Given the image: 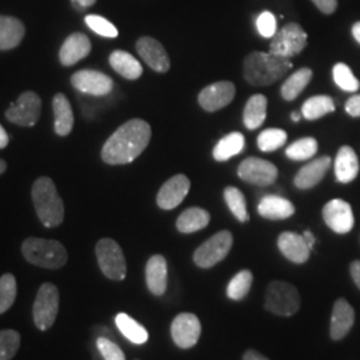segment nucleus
<instances>
[{
    "mask_svg": "<svg viewBox=\"0 0 360 360\" xmlns=\"http://www.w3.org/2000/svg\"><path fill=\"white\" fill-rule=\"evenodd\" d=\"M232 233L230 231H220L211 236L203 245H199L193 252V262L200 269H211L220 263L229 255L231 250Z\"/></svg>",
    "mask_w": 360,
    "mask_h": 360,
    "instance_id": "obj_8",
    "label": "nucleus"
},
{
    "mask_svg": "<svg viewBox=\"0 0 360 360\" xmlns=\"http://www.w3.org/2000/svg\"><path fill=\"white\" fill-rule=\"evenodd\" d=\"M110 65L119 75L129 80H136L142 77L143 67L141 62L126 51L116 50L110 55Z\"/></svg>",
    "mask_w": 360,
    "mask_h": 360,
    "instance_id": "obj_27",
    "label": "nucleus"
},
{
    "mask_svg": "<svg viewBox=\"0 0 360 360\" xmlns=\"http://www.w3.org/2000/svg\"><path fill=\"white\" fill-rule=\"evenodd\" d=\"M254 281V275L250 270L239 271L227 285V296L232 300H242L248 295Z\"/></svg>",
    "mask_w": 360,
    "mask_h": 360,
    "instance_id": "obj_35",
    "label": "nucleus"
},
{
    "mask_svg": "<svg viewBox=\"0 0 360 360\" xmlns=\"http://www.w3.org/2000/svg\"><path fill=\"white\" fill-rule=\"evenodd\" d=\"M335 111L333 98L327 95H316L307 99L302 107V116L307 120H316Z\"/></svg>",
    "mask_w": 360,
    "mask_h": 360,
    "instance_id": "obj_33",
    "label": "nucleus"
},
{
    "mask_svg": "<svg viewBox=\"0 0 360 360\" xmlns=\"http://www.w3.org/2000/svg\"><path fill=\"white\" fill-rule=\"evenodd\" d=\"M239 178L259 187H267L278 179V168L269 160L260 158H247L238 168Z\"/></svg>",
    "mask_w": 360,
    "mask_h": 360,
    "instance_id": "obj_11",
    "label": "nucleus"
},
{
    "mask_svg": "<svg viewBox=\"0 0 360 360\" xmlns=\"http://www.w3.org/2000/svg\"><path fill=\"white\" fill-rule=\"evenodd\" d=\"M267 115V98L262 94L252 95L245 104L243 122L248 129H257L264 123Z\"/></svg>",
    "mask_w": 360,
    "mask_h": 360,
    "instance_id": "obj_29",
    "label": "nucleus"
},
{
    "mask_svg": "<svg viewBox=\"0 0 360 360\" xmlns=\"http://www.w3.org/2000/svg\"><path fill=\"white\" fill-rule=\"evenodd\" d=\"M224 200L230 208L232 215L238 219L239 221L245 223L250 220V215L247 211V203H245V195L236 187H226L224 190Z\"/></svg>",
    "mask_w": 360,
    "mask_h": 360,
    "instance_id": "obj_34",
    "label": "nucleus"
},
{
    "mask_svg": "<svg viewBox=\"0 0 360 360\" xmlns=\"http://www.w3.org/2000/svg\"><path fill=\"white\" fill-rule=\"evenodd\" d=\"M136 51L143 60L156 72L165 74L171 67L169 56L160 41L151 37H143L136 41Z\"/></svg>",
    "mask_w": 360,
    "mask_h": 360,
    "instance_id": "obj_17",
    "label": "nucleus"
},
{
    "mask_svg": "<svg viewBox=\"0 0 360 360\" xmlns=\"http://www.w3.org/2000/svg\"><path fill=\"white\" fill-rule=\"evenodd\" d=\"M96 347L104 360H126L123 351L110 338L99 336L96 339Z\"/></svg>",
    "mask_w": 360,
    "mask_h": 360,
    "instance_id": "obj_42",
    "label": "nucleus"
},
{
    "mask_svg": "<svg viewBox=\"0 0 360 360\" xmlns=\"http://www.w3.org/2000/svg\"><path fill=\"white\" fill-rule=\"evenodd\" d=\"M18 294L16 279L13 274H4L0 278V315L13 307Z\"/></svg>",
    "mask_w": 360,
    "mask_h": 360,
    "instance_id": "obj_38",
    "label": "nucleus"
},
{
    "mask_svg": "<svg viewBox=\"0 0 360 360\" xmlns=\"http://www.w3.org/2000/svg\"><path fill=\"white\" fill-rule=\"evenodd\" d=\"M359 174L358 155L349 146H343L335 159V176L340 183H351Z\"/></svg>",
    "mask_w": 360,
    "mask_h": 360,
    "instance_id": "obj_23",
    "label": "nucleus"
},
{
    "mask_svg": "<svg viewBox=\"0 0 360 360\" xmlns=\"http://www.w3.org/2000/svg\"><path fill=\"white\" fill-rule=\"evenodd\" d=\"M331 167V158L322 156L303 166L296 174L294 184L299 190H309L319 184Z\"/></svg>",
    "mask_w": 360,
    "mask_h": 360,
    "instance_id": "obj_19",
    "label": "nucleus"
},
{
    "mask_svg": "<svg viewBox=\"0 0 360 360\" xmlns=\"http://www.w3.org/2000/svg\"><path fill=\"white\" fill-rule=\"evenodd\" d=\"M302 299L294 284L274 281L266 290L264 309L274 315L292 316L300 309Z\"/></svg>",
    "mask_w": 360,
    "mask_h": 360,
    "instance_id": "obj_5",
    "label": "nucleus"
},
{
    "mask_svg": "<svg viewBox=\"0 0 360 360\" xmlns=\"http://www.w3.org/2000/svg\"><path fill=\"white\" fill-rule=\"evenodd\" d=\"M20 334L15 330L0 331V360H11L20 347Z\"/></svg>",
    "mask_w": 360,
    "mask_h": 360,
    "instance_id": "obj_40",
    "label": "nucleus"
},
{
    "mask_svg": "<svg viewBox=\"0 0 360 360\" xmlns=\"http://www.w3.org/2000/svg\"><path fill=\"white\" fill-rule=\"evenodd\" d=\"M202 334V324L195 314L183 312L171 323V336L175 345L183 349L193 347Z\"/></svg>",
    "mask_w": 360,
    "mask_h": 360,
    "instance_id": "obj_12",
    "label": "nucleus"
},
{
    "mask_svg": "<svg viewBox=\"0 0 360 360\" xmlns=\"http://www.w3.org/2000/svg\"><path fill=\"white\" fill-rule=\"evenodd\" d=\"M90 52V39L87 38L84 34L75 32L65 39L59 51V59L62 65L70 67V65H77L79 60L89 56Z\"/></svg>",
    "mask_w": 360,
    "mask_h": 360,
    "instance_id": "obj_22",
    "label": "nucleus"
},
{
    "mask_svg": "<svg viewBox=\"0 0 360 360\" xmlns=\"http://www.w3.org/2000/svg\"><path fill=\"white\" fill-rule=\"evenodd\" d=\"M291 119H292L294 122H299V120H300V112H292V114H291Z\"/></svg>",
    "mask_w": 360,
    "mask_h": 360,
    "instance_id": "obj_53",
    "label": "nucleus"
},
{
    "mask_svg": "<svg viewBox=\"0 0 360 360\" xmlns=\"http://www.w3.org/2000/svg\"><path fill=\"white\" fill-rule=\"evenodd\" d=\"M303 238H304L306 243L309 245V250H312V248H314V245H315V236H314V233L311 231H304V233H303Z\"/></svg>",
    "mask_w": 360,
    "mask_h": 360,
    "instance_id": "obj_50",
    "label": "nucleus"
},
{
    "mask_svg": "<svg viewBox=\"0 0 360 360\" xmlns=\"http://www.w3.org/2000/svg\"><path fill=\"white\" fill-rule=\"evenodd\" d=\"M319 11L326 15H331L338 8V0H312Z\"/></svg>",
    "mask_w": 360,
    "mask_h": 360,
    "instance_id": "obj_44",
    "label": "nucleus"
},
{
    "mask_svg": "<svg viewBox=\"0 0 360 360\" xmlns=\"http://www.w3.org/2000/svg\"><path fill=\"white\" fill-rule=\"evenodd\" d=\"M235 92L236 90L231 82H217L199 92L198 102L203 110L208 112H215L231 103L235 98Z\"/></svg>",
    "mask_w": 360,
    "mask_h": 360,
    "instance_id": "obj_15",
    "label": "nucleus"
},
{
    "mask_svg": "<svg viewBox=\"0 0 360 360\" xmlns=\"http://www.w3.org/2000/svg\"><path fill=\"white\" fill-rule=\"evenodd\" d=\"M349 274H351V278H352L354 283L356 284L360 290V260H354L351 263Z\"/></svg>",
    "mask_w": 360,
    "mask_h": 360,
    "instance_id": "obj_46",
    "label": "nucleus"
},
{
    "mask_svg": "<svg viewBox=\"0 0 360 360\" xmlns=\"http://www.w3.org/2000/svg\"><path fill=\"white\" fill-rule=\"evenodd\" d=\"M25 25L13 16H0V51L13 50L25 38Z\"/></svg>",
    "mask_w": 360,
    "mask_h": 360,
    "instance_id": "obj_25",
    "label": "nucleus"
},
{
    "mask_svg": "<svg viewBox=\"0 0 360 360\" xmlns=\"http://www.w3.org/2000/svg\"><path fill=\"white\" fill-rule=\"evenodd\" d=\"M346 112L354 117H360V94L351 96L346 103Z\"/></svg>",
    "mask_w": 360,
    "mask_h": 360,
    "instance_id": "obj_45",
    "label": "nucleus"
},
{
    "mask_svg": "<svg viewBox=\"0 0 360 360\" xmlns=\"http://www.w3.org/2000/svg\"><path fill=\"white\" fill-rule=\"evenodd\" d=\"M307 46V34L297 23H288L281 28L271 40L270 51L274 55L291 59Z\"/></svg>",
    "mask_w": 360,
    "mask_h": 360,
    "instance_id": "obj_9",
    "label": "nucleus"
},
{
    "mask_svg": "<svg viewBox=\"0 0 360 360\" xmlns=\"http://www.w3.org/2000/svg\"><path fill=\"white\" fill-rule=\"evenodd\" d=\"M31 193L40 221L49 229L60 226L65 219V205L52 179L41 176L35 180Z\"/></svg>",
    "mask_w": 360,
    "mask_h": 360,
    "instance_id": "obj_3",
    "label": "nucleus"
},
{
    "mask_svg": "<svg viewBox=\"0 0 360 360\" xmlns=\"http://www.w3.org/2000/svg\"><path fill=\"white\" fill-rule=\"evenodd\" d=\"M243 360H270L266 358L264 355H262L260 352H257L255 349H247L243 355Z\"/></svg>",
    "mask_w": 360,
    "mask_h": 360,
    "instance_id": "obj_47",
    "label": "nucleus"
},
{
    "mask_svg": "<svg viewBox=\"0 0 360 360\" xmlns=\"http://www.w3.org/2000/svg\"><path fill=\"white\" fill-rule=\"evenodd\" d=\"M191 183L190 179L183 175L178 174L169 179L160 187L158 196H156V203L162 210H174L179 206L180 203L184 200L187 193L190 191Z\"/></svg>",
    "mask_w": 360,
    "mask_h": 360,
    "instance_id": "obj_16",
    "label": "nucleus"
},
{
    "mask_svg": "<svg viewBox=\"0 0 360 360\" xmlns=\"http://www.w3.org/2000/svg\"><path fill=\"white\" fill-rule=\"evenodd\" d=\"M41 110V101L34 91L23 92L6 111V117L18 126L32 127L37 124Z\"/></svg>",
    "mask_w": 360,
    "mask_h": 360,
    "instance_id": "obj_10",
    "label": "nucleus"
},
{
    "mask_svg": "<svg viewBox=\"0 0 360 360\" xmlns=\"http://www.w3.org/2000/svg\"><path fill=\"white\" fill-rule=\"evenodd\" d=\"M8 141H10V138H8L7 132H6V129H3V126L0 124V150L4 148V147H7Z\"/></svg>",
    "mask_w": 360,
    "mask_h": 360,
    "instance_id": "obj_49",
    "label": "nucleus"
},
{
    "mask_svg": "<svg viewBox=\"0 0 360 360\" xmlns=\"http://www.w3.org/2000/svg\"><path fill=\"white\" fill-rule=\"evenodd\" d=\"M278 247L284 257L292 263L303 264L309 260L311 250L306 243L303 235H299L295 232H283L278 238Z\"/></svg>",
    "mask_w": 360,
    "mask_h": 360,
    "instance_id": "obj_20",
    "label": "nucleus"
},
{
    "mask_svg": "<svg viewBox=\"0 0 360 360\" xmlns=\"http://www.w3.org/2000/svg\"><path fill=\"white\" fill-rule=\"evenodd\" d=\"M167 260L162 255L150 257L146 264V283L155 296L165 295L167 290Z\"/></svg>",
    "mask_w": 360,
    "mask_h": 360,
    "instance_id": "obj_21",
    "label": "nucleus"
},
{
    "mask_svg": "<svg viewBox=\"0 0 360 360\" xmlns=\"http://www.w3.org/2000/svg\"><path fill=\"white\" fill-rule=\"evenodd\" d=\"M59 290L52 283L40 285L38 295L34 302V322L40 331L51 328L59 312Z\"/></svg>",
    "mask_w": 360,
    "mask_h": 360,
    "instance_id": "obj_7",
    "label": "nucleus"
},
{
    "mask_svg": "<svg viewBox=\"0 0 360 360\" xmlns=\"http://www.w3.org/2000/svg\"><path fill=\"white\" fill-rule=\"evenodd\" d=\"M318 153V142L314 138H302L290 144L285 150V155L291 160H309Z\"/></svg>",
    "mask_w": 360,
    "mask_h": 360,
    "instance_id": "obj_37",
    "label": "nucleus"
},
{
    "mask_svg": "<svg viewBox=\"0 0 360 360\" xmlns=\"http://www.w3.org/2000/svg\"><path fill=\"white\" fill-rule=\"evenodd\" d=\"M312 70L307 68V67H303L300 70L295 71L291 77H288L282 86L281 89V94H282V98L287 102H291L296 99L303 90L307 87L312 79Z\"/></svg>",
    "mask_w": 360,
    "mask_h": 360,
    "instance_id": "obj_31",
    "label": "nucleus"
},
{
    "mask_svg": "<svg viewBox=\"0 0 360 360\" xmlns=\"http://www.w3.org/2000/svg\"><path fill=\"white\" fill-rule=\"evenodd\" d=\"M84 22L91 31H94L95 34H98L103 38L114 39L119 35L117 28L110 20H107L101 15H87Z\"/></svg>",
    "mask_w": 360,
    "mask_h": 360,
    "instance_id": "obj_41",
    "label": "nucleus"
},
{
    "mask_svg": "<svg viewBox=\"0 0 360 360\" xmlns=\"http://www.w3.org/2000/svg\"><path fill=\"white\" fill-rule=\"evenodd\" d=\"M287 142V132L284 129H269L262 131L257 136V147L263 153H272L283 147Z\"/></svg>",
    "mask_w": 360,
    "mask_h": 360,
    "instance_id": "obj_36",
    "label": "nucleus"
},
{
    "mask_svg": "<svg viewBox=\"0 0 360 360\" xmlns=\"http://www.w3.org/2000/svg\"><path fill=\"white\" fill-rule=\"evenodd\" d=\"M116 327L129 342L135 345H144L148 340V333L141 323L132 319L127 314H117L115 318Z\"/></svg>",
    "mask_w": 360,
    "mask_h": 360,
    "instance_id": "obj_32",
    "label": "nucleus"
},
{
    "mask_svg": "<svg viewBox=\"0 0 360 360\" xmlns=\"http://www.w3.org/2000/svg\"><path fill=\"white\" fill-rule=\"evenodd\" d=\"M96 257L99 267L105 275V278L120 282L126 278L127 274V263L126 257L120 248V245L115 240L110 238L101 239L96 245Z\"/></svg>",
    "mask_w": 360,
    "mask_h": 360,
    "instance_id": "obj_6",
    "label": "nucleus"
},
{
    "mask_svg": "<svg viewBox=\"0 0 360 360\" xmlns=\"http://www.w3.org/2000/svg\"><path fill=\"white\" fill-rule=\"evenodd\" d=\"M333 77L336 86L347 92H355L360 89L359 80L352 74L351 68L345 63H336L333 68Z\"/></svg>",
    "mask_w": 360,
    "mask_h": 360,
    "instance_id": "obj_39",
    "label": "nucleus"
},
{
    "mask_svg": "<svg viewBox=\"0 0 360 360\" xmlns=\"http://www.w3.org/2000/svg\"><path fill=\"white\" fill-rule=\"evenodd\" d=\"M151 141V127L142 119H131L107 139L102 148L104 163L117 166L134 162Z\"/></svg>",
    "mask_w": 360,
    "mask_h": 360,
    "instance_id": "obj_1",
    "label": "nucleus"
},
{
    "mask_svg": "<svg viewBox=\"0 0 360 360\" xmlns=\"http://www.w3.org/2000/svg\"><path fill=\"white\" fill-rule=\"evenodd\" d=\"M257 30L262 38H274L278 32L275 15L270 11L260 13L257 19Z\"/></svg>",
    "mask_w": 360,
    "mask_h": 360,
    "instance_id": "obj_43",
    "label": "nucleus"
},
{
    "mask_svg": "<svg viewBox=\"0 0 360 360\" xmlns=\"http://www.w3.org/2000/svg\"><path fill=\"white\" fill-rule=\"evenodd\" d=\"M245 139L242 132H231L221 138L215 146L212 155L218 162H226L232 156L239 155L245 150Z\"/></svg>",
    "mask_w": 360,
    "mask_h": 360,
    "instance_id": "obj_30",
    "label": "nucleus"
},
{
    "mask_svg": "<svg viewBox=\"0 0 360 360\" xmlns=\"http://www.w3.org/2000/svg\"><path fill=\"white\" fill-rule=\"evenodd\" d=\"M292 68L290 59L271 52H252L245 59L243 75L255 87H266L278 82Z\"/></svg>",
    "mask_w": 360,
    "mask_h": 360,
    "instance_id": "obj_2",
    "label": "nucleus"
},
{
    "mask_svg": "<svg viewBox=\"0 0 360 360\" xmlns=\"http://www.w3.org/2000/svg\"><path fill=\"white\" fill-rule=\"evenodd\" d=\"M52 110L55 115V132L59 136H67L74 129L72 107L63 94H56L52 101Z\"/></svg>",
    "mask_w": 360,
    "mask_h": 360,
    "instance_id": "obj_26",
    "label": "nucleus"
},
{
    "mask_svg": "<svg viewBox=\"0 0 360 360\" xmlns=\"http://www.w3.org/2000/svg\"><path fill=\"white\" fill-rule=\"evenodd\" d=\"M6 169H7V163H6L3 159H0V175H1Z\"/></svg>",
    "mask_w": 360,
    "mask_h": 360,
    "instance_id": "obj_52",
    "label": "nucleus"
},
{
    "mask_svg": "<svg viewBox=\"0 0 360 360\" xmlns=\"http://www.w3.org/2000/svg\"><path fill=\"white\" fill-rule=\"evenodd\" d=\"M71 83L77 91L92 96H105L114 89V80L95 70L77 71L71 77Z\"/></svg>",
    "mask_w": 360,
    "mask_h": 360,
    "instance_id": "obj_13",
    "label": "nucleus"
},
{
    "mask_svg": "<svg viewBox=\"0 0 360 360\" xmlns=\"http://www.w3.org/2000/svg\"><path fill=\"white\" fill-rule=\"evenodd\" d=\"M352 37H354L355 40L360 44V22H356V23L352 26Z\"/></svg>",
    "mask_w": 360,
    "mask_h": 360,
    "instance_id": "obj_51",
    "label": "nucleus"
},
{
    "mask_svg": "<svg viewBox=\"0 0 360 360\" xmlns=\"http://www.w3.org/2000/svg\"><path fill=\"white\" fill-rule=\"evenodd\" d=\"M324 223L336 233H348L354 229L355 218L352 208L343 199H333L322 211Z\"/></svg>",
    "mask_w": 360,
    "mask_h": 360,
    "instance_id": "obj_14",
    "label": "nucleus"
},
{
    "mask_svg": "<svg viewBox=\"0 0 360 360\" xmlns=\"http://www.w3.org/2000/svg\"><path fill=\"white\" fill-rule=\"evenodd\" d=\"M260 217L270 220H284L295 214L294 205L278 195H266L257 205Z\"/></svg>",
    "mask_w": 360,
    "mask_h": 360,
    "instance_id": "obj_24",
    "label": "nucleus"
},
{
    "mask_svg": "<svg viewBox=\"0 0 360 360\" xmlns=\"http://www.w3.org/2000/svg\"><path fill=\"white\" fill-rule=\"evenodd\" d=\"M210 214L205 208L191 207L183 211L176 220V229L181 233H193L200 231L210 223Z\"/></svg>",
    "mask_w": 360,
    "mask_h": 360,
    "instance_id": "obj_28",
    "label": "nucleus"
},
{
    "mask_svg": "<svg viewBox=\"0 0 360 360\" xmlns=\"http://www.w3.org/2000/svg\"><path fill=\"white\" fill-rule=\"evenodd\" d=\"M355 323V311L346 299L339 297L335 302L331 314L330 336L333 340H342L347 336Z\"/></svg>",
    "mask_w": 360,
    "mask_h": 360,
    "instance_id": "obj_18",
    "label": "nucleus"
},
{
    "mask_svg": "<svg viewBox=\"0 0 360 360\" xmlns=\"http://www.w3.org/2000/svg\"><path fill=\"white\" fill-rule=\"evenodd\" d=\"M22 252L28 263L49 270L62 269L68 259L65 245L58 240L40 238L26 239L22 245Z\"/></svg>",
    "mask_w": 360,
    "mask_h": 360,
    "instance_id": "obj_4",
    "label": "nucleus"
},
{
    "mask_svg": "<svg viewBox=\"0 0 360 360\" xmlns=\"http://www.w3.org/2000/svg\"><path fill=\"white\" fill-rule=\"evenodd\" d=\"M74 7H77V10H84L89 8L91 6H94L96 3V0H71Z\"/></svg>",
    "mask_w": 360,
    "mask_h": 360,
    "instance_id": "obj_48",
    "label": "nucleus"
}]
</instances>
